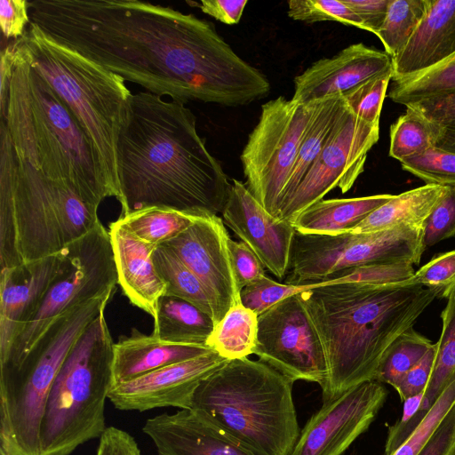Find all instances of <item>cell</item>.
Segmentation results:
<instances>
[{"label": "cell", "mask_w": 455, "mask_h": 455, "mask_svg": "<svg viewBox=\"0 0 455 455\" xmlns=\"http://www.w3.org/2000/svg\"><path fill=\"white\" fill-rule=\"evenodd\" d=\"M108 291L58 317L11 371H0V447L40 455V427L50 389L69 351L114 294Z\"/></svg>", "instance_id": "obj_8"}, {"label": "cell", "mask_w": 455, "mask_h": 455, "mask_svg": "<svg viewBox=\"0 0 455 455\" xmlns=\"http://www.w3.org/2000/svg\"><path fill=\"white\" fill-rule=\"evenodd\" d=\"M402 168L426 184L455 186V154L435 148L401 162Z\"/></svg>", "instance_id": "obj_39"}, {"label": "cell", "mask_w": 455, "mask_h": 455, "mask_svg": "<svg viewBox=\"0 0 455 455\" xmlns=\"http://www.w3.org/2000/svg\"><path fill=\"white\" fill-rule=\"evenodd\" d=\"M229 235L218 215L198 218L175 238L161 244L170 248L204 285L215 323L241 303L228 251Z\"/></svg>", "instance_id": "obj_15"}, {"label": "cell", "mask_w": 455, "mask_h": 455, "mask_svg": "<svg viewBox=\"0 0 455 455\" xmlns=\"http://www.w3.org/2000/svg\"><path fill=\"white\" fill-rule=\"evenodd\" d=\"M108 232L117 283L132 305L154 317L159 299L166 293L152 259L157 246L140 240L119 219L110 223Z\"/></svg>", "instance_id": "obj_22"}, {"label": "cell", "mask_w": 455, "mask_h": 455, "mask_svg": "<svg viewBox=\"0 0 455 455\" xmlns=\"http://www.w3.org/2000/svg\"><path fill=\"white\" fill-rule=\"evenodd\" d=\"M15 45L12 40L1 50L0 63V111L6 106L13 72Z\"/></svg>", "instance_id": "obj_52"}, {"label": "cell", "mask_w": 455, "mask_h": 455, "mask_svg": "<svg viewBox=\"0 0 455 455\" xmlns=\"http://www.w3.org/2000/svg\"><path fill=\"white\" fill-rule=\"evenodd\" d=\"M455 92V54L439 65L414 76L392 83L387 97L407 105Z\"/></svg>", "instance_id": "obj_32"}, {"label": "cell", "mask_w": 455, "mask_h": 455, "mask_svg": "<svg viewBox=\"0 0 455 455\" xmlns=\"http://www.w3.org/2000/svg\"><path fill=\"white\" fill-rule=\"evenodd\" d=\"M288 16L307 23L328 20L366 30L362 20L342 0H290Z\"/></svg>", "instance_id": "obj_38"}, {"label": "cell", "mask_w": 455, "mask_h": 455, "mask_svg": "<svg viewBox=\"0 0 455 455\" xmlns=\"http://www.w3.org/2000/svg\"><path fill=\"white\" fill-rule=\"evenodd\" d=\"M393 74L371 79L343 93L349 110L363 121L379 124V117Z\"/></svg>", "instance_id": "obj_40"}, {"label": "cell", "mask_w": 455, "mask_h": 455, "mask_svg": "<svg viewBox=\"0 0 455 455\" xmlns=\"http://www.w3.org/2000/svg\"><path fill=\"white\" fill-rule=\"evenodd\" d=\"M423 228L399 227L371 234L295 233L286 283H315L351 267L384 262H420Z\"/></svg>", "instance_id": "obj_10"}, {"label": "cell", "mask_w": 455, "mask_h": 455, "mask_svg": "<svg viewBox=\"0 0 455 455\" xmlns=\"http://www.w3.org/2000/svg\"><path fill=\"white\" fill-rule=\"evenodd\" d=\"M63 266L42 304L14 341L0 371L23 362L34 345L61 315L108 291L116 290L117 274L109 232L100 221L85 235L64 249Z\"/></svg>", "instance_id": "obj_9"}, {"label": "cell", "mask_w": 455, "mask_h": 455, "mask_svg": "<svg viewBox=\"0 0 455 455\" xmlns=\"http://www.w3.org/2000/svg\"><path fill=\"white\" fill-rule=\"evenodd\" d=\"M258 332V315L242 303L232 307L215 323L206 346L228 360L253 354Z\"/></svg>", "instance_id": "obj_29"}, {"label": "cell", "mask_w": 455, "mask_h": 455, "mask_svg": "<svg viewBox=\"0 0 455 455\" xmlns=\"http://www.w3.org/2000/svg\"><path fill=\"white\" fill-rule=\"evenodd\" d=\"M379 138V124L363 121L346 105L321 154L292 196L280 206L277 219L291 223L336 187L347 193L363 172L368 152Z\"/></svg>", "instance_id": "obj_13"}, {"label": "cell", "mask_w": 455, "mask_h": 455, "mask_svg": "<svg viewBox=\"0 0 455 455\" xmlns=\"http://www.w3.org/2000/svg\"><path fill=\"white\" fill-rule=\"evenodd\" d=\"M455 236V186L446 191L424 224L425 248Z\"/></svg>", "instance_id": "obj_43"}, {"label": "cell", "mask_w": 455, "mask_h": 455, "mask_svg": "<svg viewBox=\"0 0 455 455\" xmlns=\"http://www.w3.org/2000/svg\"><path fill=\"white\" fill-rule=\"evenodd\" d=\"M387 396L382 383L370 380L323 403L289 455H342L369 428Z\"/></svg>", "instance_id": "obj_14"}, {"label": "cell", "mask_w": 455, "mask_h": 455, "mask_svg": "<svg viewBox=\"0 0 455 455\" xmlns=\"http://www.w3.org/2000/svg\"><path fill=\"white\" fill-rule=\"evenodd\" d=\"M29 23V2L26 0L0 1V25L5 39H20L26 33V26Z\"/></svg>", "instance_id": "obj_47"}, {"label": "cell", "mask_w": 455, "mask_h": 455, "mask_svg": "<svg viewBox=\"0 0 455 455\" xmlns=\"http://www.w3.org/2000/svg\"><path fill=\"white\" fill-rule=\"evenodd\" d=\"M0 455H12L6 451L4 448L0 447Z\"/></svg>", "instance_id": "obj_53"}, {"label": "cell", "mask_w": 455, "mask_h": 455, "mask_svg": "<svg viewBox=\"0 0 455 455\" xmlns=\"http://www.w3.org/2000/svg\"><path fill=\"white\" fill-rule=\"evenodd\" d=\"M226 224L259 257L264 267L282 280L289 271L296 230L293 225L267 212L244 183L232 179L221 212Z\"/></svg>", "instance_id": "obj_17"}, {"label": "cell", "mask_w": 455, "mask_h": 455, "mask_svg": "<svg viewBox=\"0 0 455 455\" xmlns=\"http://www.w3.org/2000/svg\"><path fill=\"white\" fill-rule=\"evenodd\" d=\"M455 403V381L439 396L427 414L392 455H418Z\"/></svg>", "instance_id": "obj_41"}, {"label": "cell", "mask_w": 455, "mask_h": 455, "mask_svg": "<svg viewBox=\"0 0 455 455\" xmlns=\"http://www.w3.org/2000/svg\"><path fill=\"white\" fill-rule=\"evenodd\" d=\"M442 293L422 285L303 284L299 295L327 362L323 402L374 380L388 347Z\"/></svg>", "instance_id": "obj_3"}, {"label": "cell", "mask_w": 455, "mask_h": 455, "mask_svg": "<svg viewBox=\"0 0 455 455\" xmlns=\"http://www.w3.org/2000/svg\"><path fill=\"white\" fill-rule=\"evenodd\" d=\"M455 54V0H427L423 19L403 50L392 59L391 81L427 71Z\"/></svg>", "instance_id": "obj_21"}, {"label": "cell", "mask_w": 455, "mask_h": 455, "mask_svg": "<svg viewBox=\"0 0 455 455\" xmlns=\"http://www.w3.org/2000/svg\"><path fill=\"white\" fill-rule=\"evenodd\" d=\"M211 351L206 345L165 342L133 328L114 344L113 386Z\"/></svg>", "instance_id": "obj_23"}, {"label": "cell", "mask_w": 455, "mask_h": 455, "mask_svg": "<svg viewBox=\"0 0 455 455\" xmlns=\"http://www.w3.org/2000/svg\"><path fill=\"white\" fill-rule=\"evenodd\" d=\"M122 215L165 207L196 216L221 213L232 184L184 103L132 94L116 144Z\"/></svg>", "instance_id": "obj_2"}, {"label": "cell", "mask_w": 455, "mask_h": 455, "mask_svg": "<svg viewBox=\"0 0 455 455\" xmlns=\"http://www.w3.org/2000/svg\"><path fill=\"white\" fill-rule=\"evenodd\" d=\"M387 74H393V60L386 52L363 43L353 44L330 58L320 59L295 76L291 100L308 104L329 95L343 94Z\"/></svg>", "instance_id": "obj_19"}, {"label": "cell", "mask_w": 455, "mask_h": 455, "mask_svg": "<svg viewBox=\"0 0 455 455\" xmlns=\"http://www.w3.org/2000/svg\"><path fill=\"white\" fill-rule=\"evenodd\" d=\"M32 67L64 100L87 134L118 201L116 144L132 93L124 79L64 46L30 21L19 39Z\"/></svg>", "instance_id": "obj_6"}, {"label": "cell", "mask_w": 455, "mask_h": 455, "mask_svg": "<svg viewBox=\"0 0 455 455\" xmlns=\"http://www.w3.org/2000/svg\"><path fill=\"white\" fill-rule=\"evenodd\" d=\"M442 298H446L447 303L441 314L443 328L435 343L436 355L432 374L420 408L397 437L395 450L407 439L443 392L455 381V283L443 291Z\"/></svg>", "instance_id": "obj_26"}, {"label": "cell", "mask_w": 455, "mask_h": 455, "mask_svg": "<svg viewBox=\"0 0 455 455\" xmlns=\"http://www.w3.org/2000/svg\"><path fill=\"white\" fill-rule=\"evenodd\" d=\"M435 355L436 345L435 343L424 357L394 387L403 402L411 396L425 392L432 374Z\"/></svg>", "instance_id": "obj_46"}, {"label": "cell", "mask_w": 455, "mask_h": 455, "mask_svg": "<svg viewBox=\"0 0 455 455\" xmlns=\"http://www.w3.org/2000/svg\"><path fill=\"white\" fill-rule=\"evenodd\" d=\"M152 335L177 344L206 345L213 331L212 317L180 298L163 295L156 306Z\"/></svg>", "instance_id": "obj_28"}, {"label": "cell", "mask_w": 455, "mask_h": 455, "mask_svg": "<svg viewBox=\"0 0 455 455\" xmlns=\"http://www.w3.org/2000/svg\"><path fill=\"white\" fill-rule=\"evenodd\" d=\"M293 383L260 360H228L200 383L191 409L257 455H289L300 434Z\"/></svg>", "instance_id": "obj_5"}, {"label": "cell", "mask_w": 455, "mask_h": 455, "mask_svg": "<svg viewBox=\"0 0 455 455\" xmlns=\"http://www.w3.org/2000/svg\"><path fill=\"white\" fill-rule=\"evenodd\" d=\"M0 267L57 254L100 221L98 207L17 151L0 127Z\"/></svg>", "instance_id": "obj_4"}, {"label": "cell", "mask_w": 455, "mask_h": 455, "mask_svg": "<svg viewBox=\"0 0 455 455\" xmlns=\"http://www.w3.org/2000/svg\"><path fill=\"white\" fill-rule=\"evenodd\" d=\"M427 0H391L387 17L375 34L393 59L406 45L424 17Z\"/></svg>", "instance_id": "obj_34"}, {"label": "cell", "mask_w": 455, "mask_h": 455, "mask_svg": "<svg viewBox=\"0 0 455 455\" xmlns=\"http://www.w3.org/2000/svg\"><path fill=\"white\" fill-rule=\"evenodd\" d=\"M418 455H455V403Z\"/></svg>", "instance_id": "obj_48"}, {"label": "cell", "mask_w": 455, "mask_h": 455, "mask_svg": "<svg viewBox=\"0 0 455 455\" xmlns=\"http://www.w3.org/2000/svg\"><path fill=\"white\" fill-rule=\"evenodd\" d=\"M435 343L412 328L402 333L388 347L374 380L393 387L431 349Z\"/></svg>", "instance_id": "obj_33"}, {"label": "cell", "mask_w": 455, "mask_h": 455, "mask_svg": "<svg viewBox=\"0 0 455 455\" xmlns=\"http://www.w3.org/2000/svg\"><path fill=\"white\" fill-rule=\"evenodd\" d=\"M446 187L426 184L403 192L371 212L350 232L371 234L399 227L423 228Z\"/></svg>", "instance_id": "obj_25"}, {"label": "cell", "mask_w": 455, "mask_h": 455, "mask_svg": "<svg viewBox=\"0 0 455 455\" xmlns=\"http://www.w3.org/2000/svg\"><path fill=\"white\" fill-rule=\"evenodd\" d=\"M152 259L157 274L166 284L165 294L192 303L213 319V310L204 285L170 248L158 245Z\"/></svg>", "instance_id": "obj_30"}, {"label": "cell", "mask_w": 455, "mask_h": 455, "mask_svg": "<svg viewBox=\"0 0 455 455\" xmlns=\"http://www.w3.org/2000/svg\"><path fill=\"white\" fill-rule=\"evenodd\" d=\"M29 17L55 42L175 101L239 107L270 92L267 76L192 13L137 0H36Z\"/></svg>", "instance_id": "obj_1"}, {"label": "cell", "mask_w": 455, "mask_h": 455, "mask_svg": "<svg viewBox=\"0 0 455 455\" xmlns=\"http://www.w3.org/2000/svg\"><path fill=\"white\" fill-rule=\"evenodd\" d=\"M346 105L342 93L329 95L315 101L291 172L283 190L280 206L292 196L313 163L321 154L331 132L342 116Z\"/></svg>", "instance_id": "obj_27"}, {"label": "cell", "mask_w": 455, "mask_h": 455, "mask_svg": "<svg viewBox=\"0 0 455 455\" xmlns=\"http://www.w3.org/2000/svg\"><path fill=\"white\" fill-rule=\"evenodd\" d=\"M142 431L158 455H257L194 409L151 417Z\"/></svg>", "instance_id": "obj_20"}, {"label": "cell", "mask_w": 455, "mask_h": 455, "mask_svg": "<svg viewBox=\"0 0 455 455\" xmlns=\"http://www.w3.org/2000/svg\"><path fill=\"white\" fill-rule=\"evenodd\" d=\"M64 259L63 250L37 260L1 269L0 363L5 362L14 341L40 307Z\"/></svg>", "instance_id": "obj_18"}, {"label": "cell", "mask_w": 455, "mask_h": 455, "mask_svg": "<svg viewBox=\"0 0 455 455\" xmlns=\"http://www.w3.org/2000/svg\"><path fill=\"white\" fill-rule=\"evenodd\" d=\"M253 354L293 382H326L323 347L299 293L258 315Z\"/></svg>", "instance_id": "obj_12"}, {"label": "cell", "mask_w": 455, "mask_h": 455, "mask_svg": "<svg viewBox=\"0 0 455 455\" xmlns=\"http://www.w3.org/2000/svg\"><path fill=\"white\" fill-rule=\"evenodd\" d=\"M96 455H141V452L129 433L116 427H108L100 438Z\"/></svg>", "instance_id": "obj_49"}, {"label": "cell", "mask_w": 455, "mask_h": 455, "mask_svg": "<svg viewBox=\"0 0 455 455\" xmlns=\"http://www.w3.org/2000/svg\"><path fill=\"white\" fill-rule=\"evenodd\" d=\"M415 272L413 264L407 261L374 263L336 272L318 283L392 285L409 280Z\"/></svg>", "instance_id": "obj_37"}, {"label": "cell", "mask_w": 455, "mask_h": 455, "mask_svg": "<svg viewBox=\"0 0 455 455\" xmlns=\"http://www.w3.org/2000/svg\"><path fill=\"white\" fill-rule=\"evenodd\" d=\"M228 360L215 351L170 364L112 386L108 399L121 411H146L163 407L191 409L200 383Z\"/></svg>", "instance_id": "obj_16"}, {"label": "cell", "mask_w": 455, "mask_h": 455, "mask_svg": "<svg viewBox=\"0 0 455 455\" xmlns=\"http://www.w3.org/2000/svg\"><path fill=\"white\" fill-rule=\"evenodd\" d=\"M302 291L303 284L281 283L264 275L241 291L240 300L245 307L259 315L283 299Z\"/></svg>", "instance_id": "obj_42"}, {"label": "cell", "mask_w": 455, "mask_h": 455, "mask_svg": "<svg viewBox=\"0 0 455 455\" xmlns=\"http://www.w3.org/2000/svg\"><path fill=\"white\" fill-rule=\"evenodd\" d=\"M315 101L299 104L279 96L262 104L241 153L247 189L275 218Z\"/></svg>", "instance_id": "obj_11"}, {"label": "cell", "mask_w": 455, "mask_h": 455, "mask_svg": "<svg viewBox=\"0 0 455 455\" xmlns=\"http://www.w3.org/2000/svg\"><path fill=\"white\" fill-rule=\"evenodd\" d=\"M394 195L320 200L301 212L291 222L302 234L335 235L350 232L371 212Z\"/></svg>", "instance_id": "obj_24"}, {"label": "cell", "mask_w": 455, "mask_h": 455, "mask_svg": "<svg viewBox=\"0 0 455 455\" xmlns=\"http://www.w3.org/2000/svg\"><path fill=\"white\" fill-rule=\"evenodd\" d=\"M455 283V250L433 258L403 285H422L443 291Z\"/></svg>", "instance_id": "obj_44"}, {"label": "cell", "mask_w": 455, "mask_h": 455, "mask_svg": "<svg viewBox=\"0 0 455 455\" xmlns=\"http://www.w3.org/2000/svg\"><path fill=\"white\" fill-rule=\"evenodd\" d=\"M247 0H203L200 9L221 23L237 24L247 4Z\"/></svg>", "instance_id": "obj_51"}, {"label": "cell", "mask_w": 455, "mask_h": 455, "mask_svg": "<svg viewBox=\"0 0 455 455\" xmlns=\"http://www.w3.org/2000/svg\"><path fill=\"white\" fill-rule=\"evenodd\" d=\"M363 21L366 31L376 34L387 17L391 0H342Z\"/></svg>", "instance_id": "obj_50"}, {"label": "cell", "mask_w": 455, "mask_h": 455, "mask_svg": "<svg viewBox=\"0 0 455 455\" xmlns=\"http://www.w3.org/2000/svg\"><path fill=\"white\" fill-rule=\"evenodd\" d=\"M198 218L170 208L148 207L120 216L119 220L140 240L158 246L178 236Z\"/></svg>", "instance_id": "obj_31"}, {"label": "cell", "mask_w": 455, "mask_h": 455, "mask_svg": "<svg viewBox=\"0 0 455 455\" xmlns=\"http://www.w3.org/2000/svg\"><path fill=\"white\" fill-rule=\"evenodd\" d=\"M389 137L388 155L400 163L434 147L430 126L411 108L390 126Z\"/></svg>", "instance_id": "obj_35"}, {"label": "cell", "mask_w": 455, "mask_h": 455, "mask_svg": "<svg viewBox=\"0 0 455 455\" xmlns=\"http://www.w3.org/2000/svg\"><path fill=\"white\" fill-rule=\"evenodd\" d=\"M231 267L239 291L266 275L264 266L256 253L243 241L228 239Z\"/></svg>", "instance_id": "obj_45"}, {"label": "cell", "mask_w": 455, "mask_h": 455, "mask_svg": "<svg viewBox=\"0 0 455 455\" xmlns=\"http://www.w3.org/2000/svg\"><path fill=\"white\" fill-rule=\"evenodd\" d=\"M428 124L434 148L455 154V92L405 105Z\"/></svg>", "instance_id": "obj_36"}, {"label": "cell", "mask_w": 455, "mask_h": 455, "mask_svg": "<svg viewBox=\"0 0 455 455\" xmlns=\"http://www.w3.org/2000/svg\"><path fill=\"white\" fill-rule=\"evenodd\" d=\"M114 341L105 311L84 330L50 389L40 427V455H69L100 438L113 386Z\"/></svg>", "instance_id": "obj_7"}]
</instances>
